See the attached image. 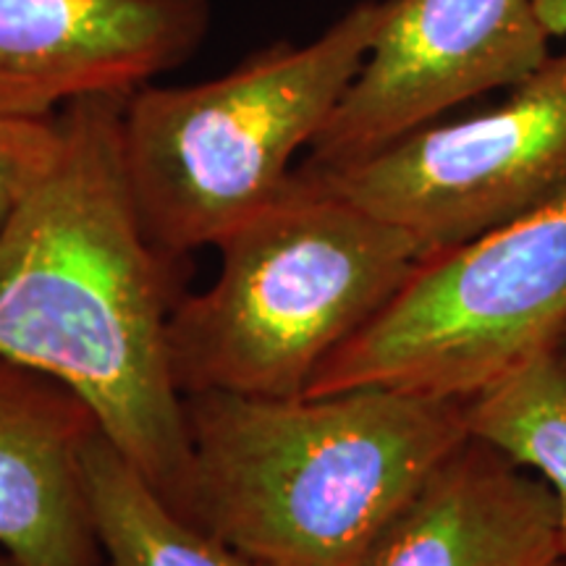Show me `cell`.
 Masks as SVG:
<instances>
[{"instance_id":"6da1fadb","label":"cell","mask_w":566,"mask_h":566,"mask_svg":"<svg viewBox=\"0 0 566 566\" xmlns=\"http://www.w3.org/2000/svg\"><path fill=\"white\" fill-rule=\"evenodd\" d=\"M129 95L59 111L51 171L0 231V357L71 388L181 514L189 438L168 352L176 260L142 229L126 181Z\"/></svg>"},{"instance_id":"7a4b0ae2","label":"cell","mask_w":566,"mask_h":566,"mask_svg":"<svg viewBox=\"0 0 566 566\" xmlns=\"http://www.w3.org/2000/svg\"><path fill=\"white\" fill-rule=\"evenodd\" d=\"M181 516L268 566H357L438 467L472 438L470 401L349 388L184 396Z\"/></svg>"},{"instance_id":"3957f363","label":"cell","mask_w":566,"mask_h":566,"mask_svg":"<svg viewBox=\"0 0 566 566\" xmlns=\"http://www.w3.org/2000/svg\"><path fill=\"white\" fill-rule=\"evenodd\" d=\"M216 250V279L179 300L168 323L184 396H304L430 254L304 163Z\"/></svg>"},{"instance_id":"277c9868","label":"cell","mask_w":566,"mask_h":566,"mask_svg":"<svg viewBox=\"0 0 566 566\" xmlns=\"http://www.w3.org/2000/svg\"><path fill=\"white\" fill-rule=\"evenodd\" d=\"M391 0H363L304 45L218 80L134 90L122 113L129 192L150 242L184 254L218 242L281 195L384 30Z\"/></svg>"},{"instance_id":"5b68a950","label":"cell","mask_w":566,"mask_h":566,"mask_svg":"<svg viewBox=\"0 0 566 566\" xmlns=\"http://www.w3.org/2000/svg\"><path fill=\"white\" fill-rule=\"evenodd\" d=\"M566 334V192L420 260L304 396L349 388L475 399Z\"/></svg>"},{"instance_id":"8992f818","label":"cell","mask_w":566,"mask_h":566,"mask_svg":"<svg viewBox=\"0 0 566 566\" xmlns=\"http://www.w3.org/2000/svg\"><path fill=\"white\" fill-rule=\"evenodd\" d=\"M313 171L428 252L499 229L566 192V53L499 108L433 122L367 158Z\"/></svg>"},{"instance_id":"52a82bcc","label":"cell","mask_w":566,"mask_h":566,"mask_svg":"<svg viewBox=\"0 0 566 566\" xmlns=\"http://www.w3.org/2000/svg\"><path fill=\"white\" fill-rule=\"evenodd\" d=\"M533 0H391V11L304 160L338 168L446 111L516 87L551 59Z\"/></svg>"},{"instance_id":"ba28073f","label":"cell","mask_w":566,"mask_h":566,"mask_svg":"<svg viewBox=\"0 0 566 566\" xmlns=\"http://www.w3.org/2000/svg\"><path fill=\"white\" fill-rule=\"evenodd\" d=\"M208 24V0H0V113L129 95L189 59Z\"/></svg>"},{"instance_id":"9c48e42d","label":"cell","mask_w":566,"mask_h":566,"mask_svg":"<svg viewBox=\"0 0 566 566\" xmlns=\"http://www.w3.org/2000/svg\"><path fill=\"white\" fill-rule=\"evenodd\" d=\"M97 436L71 388L0 357V548L19 566H105L87 488Z\"/></svg>"},{"instance_id":"30bf717a","label":"cell","mask_w":566,"mask_h":566,"mask_svg":"<svg viewBox=\"0 0 566 566\" xmlns=\"http://www.w3.org/2000/svg\"><path fill=\"white\" fill-rule=\"evenodd\" d=\"M562 558L551 488L472 436L357 566H556Z\"/></svg>"},{"instance_id":"8fae6325","label":"cell","mask_w":566,"mask_h":566,"mask_svg":"<svg viewBox=\"0 0 566 566\" xmlns=\"http://www.w3.org/2000/svg\"><path fill=\"white\" fill-rule=\"evenodd\" d=\"M87 488L105 566H268L174 512L105 436L87 451Z\"/></svg>"},{"instance_id":"7c38bea8","label":"cell","mask_w":566,"mask_h":566,"mask_svg":"<svg viewBox=\"0 0 566 566\" xmlns=\"http://www.w3.org/2000/svg\"><path fill=\"white\" fill-rule=\"evenodd\" d=\"M470 430L551 488L566 558V365L546 354L478 394Z\"/></svg>"},{"instance_id":"4fadbf2b","label":"cell","mask_w":566,"mask_h":566,"mask_svg":"<svg viewBox=\"0 0 566 566\" xmlns=\"http://www.w3.org/2000/svg\"><path fill=\"white\" fill-rule=\"evenodd\" d=\"M61 147L55 116L0 113V231L51 171Z\"/></svg>"},{"instance_id":"5bb4252c","label":"cell","mask_w":566,"mask_h":566,"mask_svg":"<svg viewBox=\"0 0 566 566\" xmlns=\"http://www.w3.org/2000/svg\"><path fill=\"white\" fill-rule=\"evenodd\" d=\"M537 17L546 27L551 38H564L566 34V0H533Z\"/></svg>"},{"instance_id":"9a60e30c","label":"cell","mask_w":566,"mask_h":566,"mask_svg":"<svg viewBox=\"0 0 566 566\" xmlns=\"http://www.w3.org/2000/svg\"><path fill=\"white\" fill-rule=\"evenodd\" d=\"M554 354H556V357L562 359V363L566 365V334L562 336V342H558V346H556V352H554Z\"/></svg>"},{"instance_id":"2e32d148","label":"cell","mask_w":566,"mask_h":566,"mask_svg":"<svg viewBox=\"0 0 566 566\" xmlns=\"http://www.w3.org/2000/svg\"><path fill=\"white\" fill-rule=\"evenodd\" d=\"M0 566H19V564L13 562V558H11L9 554H6L3 548H0Z\"/></svg>"},{"instance_id":"e0dca14e","label":"cell","mask_w":566,"mask_h":566,"mask_svg":"<svg viewBox=\"0 0 566 566\" xmlns=\"http://www.w3.org/2000/svg\"><path fill=\"white\" fill-rule=\"evenodd\" d=\"M556 566H566V558H562V562H558Z\"/></svg>"}]
</instances>
